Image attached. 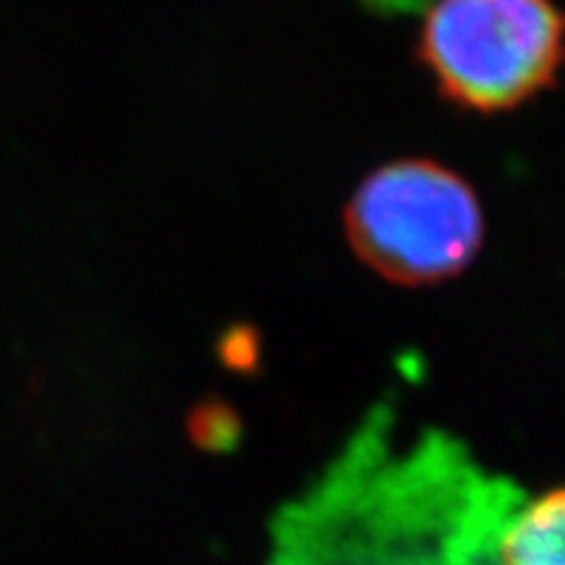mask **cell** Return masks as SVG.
I'll use <instances>...</instances> for the list:
<instances>
[{
    "mask_svg": "<svg viewBox=\"0 0 565 565\" xmlns=\"http://www.w3.org/2000/svg\"><path fill=\"white\" fill-rule=\"evenodd\" d=\"M416 61L445 103L498 116L536 100L565 68V9L557 0H435Z\"/></svg>",
    "mask_w": 565,
    "mask_h": 565,
    "instance_id": "cell-1",
    "label": "cell"
},
{
    "mask_svg": "<svg viewBox=\"0 0 565 565\" xmlns=\"http://www.w3.org/2000/svg\"><path fill=\"white\" fill-rule=\"evenodd\" d=\"M343 233L374 275L424 288L469 270L484 244V210L450 166L401 158L359 181L343 207Z\"/></svg>",
    "mask_w": 565,
    "mask_h": 565,
    "instance_id": "cell-2",
    "label": "cell"
},
{
    "mask_svg": "<svg viewBox=\"0 0 565 565\" xmlns=\"http://www.w3.org/2000/svg\"><path fill=\"white\" fill-rule=\"evenodd\" d=\"M456 565H565V487L532 494L479 477L454 532Z\"/></svg>",
    "mask_w": 565,
    "mask_h": 565,
    "instance_id": "cell-3",
    "label": "cell"
}]
</instances>
